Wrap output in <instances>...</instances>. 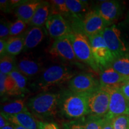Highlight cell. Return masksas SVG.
Masks as SVG:
<instances>
[{"label": "cell", "instance_id": "obj_1", "mask_svg": "<svg viewBox=\"0 0 129 129\" xmlns=\"http://www.w3.org/2000/svg\"><path fill=\"white\" fill-rule=\"evenodd\" d=\"M88 94L77 93L71 90L60 94L59 108L64 117L71 121L78 120L89 115Z\"/></svg>", "mask_w": 129, "mask_h": 129}, {"label": "cell", "instance_id": "obj_2", "mask_svg": "<svg viewBox=\"0 0 129 129\" xmlns=\"http://www.w3.org/2000/svg\"><path fill=\"white\" fill-rule=\"evenodd\" d=\"M60 96V94L44 91L30 98L27 105L35 117L39 118L54 117L57 113Z\"/></svg>", "mask_w": 129, "mask_h": 129}, {"label": "cell", "instance_id": "obj_3", "mask_svg": "<svg viewBox=\"0 0 129 129\" xmlns=\"http://www.w3.org/2000/svg\"><path fill=\"white\" fill-rule=\"evenodd\" d=\"M72 32L68 37L77 59L89 66L95 72H98L99 69L93 57L88 37L80 26L72 27Z\"/></svg>", "mask_w": 129, "mask_h": 129}, {"label": "cell", "instance_id": "obj_4", "mask_svg": "<svg viewBox=\"0 0 129 129\" xmlns=\"http://www.w3.org/2000/svg\"><path fill=\"white\" fill-rule=\"evenodd\" d=\"M75 75V72L70 67L54 64L47 68L42 73L37 82V86L39 89L47 91L52 87L68 83Z\"/></svg>", "mask_w": 129, "mask_h": 129}, {"label": "cell", "instance_id": "obj_5", "mask_svg": "<svg viewBox=\"0 0 129 129\" xmlns=\"http://www.w3.org/2000/svg\"><path fill=\"white\" fill-rule=\"evenodd\" d=\"M110 95L106 88H99L88 94V108L89 115L105 118L109 111Z\"/></svg>", "mask_w": 129, "mask_h": 129}, {"label": "cell", "instance_id": "obj_6", "mask_svg": "<svg viewBox=\"0 0 129 129\" xmlns=\"http://www.w3.org/2000/svg\"><path fill=\"white\" fill-rule=\"evenodd\" d=\"M88 38L95 62L99 70L102 71L104 69L110 67L115 58L106 46L103 38L102 32Z\"/></svg>", "mask_w": 129, "mask_h": 129}, {"label": "cell", "instance_id": "obj_7", "mask_svg": "<svg viewBox=\"0 0 129 129\" xmlns=\"http://www.w3.org/2000/svg\"><path fill=\"white\" fill-rule=\"evenodd\" d=\"M102 35L106 46L115 59L127 55L128 50L122 41L120 30L115 25L106 27L102 32Z\"/></svg>", "mask_w": 129, "mask_h": 129}, {"label": "cell", "instance_id": "obj_8", "mask_svg": "<svg viewBox=\"0 0 129 129\" xmlns=\"http://www.w3.org/2000/svg\"><path fill=\"white\" fill-rule=\"evenodd\" d=\"M110 95L109 111L105 118L112 120L118 116H129V101L121 93L119 87L106 88Z\"/></svg>", "mask_w": 129, "mask_h": 129}, {"label": "cell", "instance_id": "obj_9", "mask_svg": "<svg viewBox=\"0 0 129 129\" xmlns=\"http://www.w3.org/2000/svg\"><path fill=\"white\" fill-rule=\"evenodd\" d=\"M101 87L98 81L91 74L80 73L75 75L68 82V88L72 92L77 93H90Z\"/></svg>", "mask_w": 129, "mask_h": 129}, {"label": "cell", "instance_id": "obj_10", "mask_svg": "<svg viewBox=\"0 0 129 129\" xmlns=\"http://www.w3.org/2000/svg\"><path fill=\"white\" fill-rule=\"evenodd\" d=\"M48 35L54 40L68 37L72 32L69 22L59 13H53L46 23Z\"/></svg>", "mask_w": 129, "mask_h": 129}, {"label": "cell", "instance_id": "obj_11", "mask_svg": "<svg viewBox=\"0 0 129 129\" xmlns=\"http://www.w3.org/2000/svg\"><path fill=\"white\" fill-rule=\"evenodd\" d=\"M81 25L83 31L88 37L99 34L109 26L95 10L87 12L84 16Z\"/></svg>", "mask_w": 129, "mask_h": 129}, {"label": "cell", "instance_id": "obj_12", "mask_svg": "<svg viewBox=\"0 0 129 129\" xmlns=\"http://www.w3.org/2000/svg\"><path fill=\"white\" fill-rule=\"evenodd\" d=\"M49 53L51 56L65 62L74 64L78 62V60L68 36L54 40L50 48Z\"/></svg>", "mask_w": 129, "mask_h": 129}, {"label": "cell", "instance_id": "obj_13", "mask_svg": "<svg viewBox=\"0 0 129 129\" xmlns=\"http://www.w3.org/2000/svg\"><path fill=\"white\" fill-rule=\"evenodd\" d=\"M94 10L109 25L117 20L121 12L120 3L116 1H102Z\"/></svg>", "mask_w": 129, "mask_h": 129}, {"label": "cell", "instance_id": "obj_14", "mask_svg": "<svg viewBox=\"0 0 129 129\" xmlns=\"http://www.w3.org/2000/svg\"><path fill=\"white\" fill-rule=\"evenodd\" d=\"M43 2L39 0L23 1L20 4L13 9L14 13L17 19L23 20L29 25L37 9Z\"/></svg>", "mask_w": 129, "mask_h": 129}, {"label": "cell", "instance_id": "obj_15", "mask_svg": "<svg viewBox=\"0 0 129 129\" xmlns=\"http://www.w3.org/2000/svg\"><path fill=\"white\" fill-rule=\"evenodd\" d=\"M129 78L122 76L111 67L104 69L100 75V85L105 88L120 87Z\"/></svg>", "mask_w": 129, "mask_h": 129}, {"label": "cell", "instance_id": "obj_16", "mask_svg": "<svg viewBox=\"0 0 129 129\" xmlns=\"http://www.w3.org/2000/svg\"><path fill=\"white\" fill-rule=\"evenodd\" d=\"M12 124L20 125L27 129H39V122L29 111L12 115H6Z\"/></svg>", "mask_w": 129, "mask_h": 129}, {"label": "cell", "instance_id": "obj_17", "mask_svg": "<svg viewBox=\"0 0 129 129\" xmlns=\"http://www.w3.org/2000/svg\"><path fill=\"white\" fill-rule=\"evenodd\" d=\"M16 69L26 77H33L41 72L42 64L38 61L23 57L16 62Z\"/></svg>", "mask_w": 129, "mask_h": 129}, {"label": "cell", "instance_id": "obj_18", "mask_svg": "<svg viewBox=\"0 0 129 129\" xmlns=\"http://www.w3.org/2000/svg\"><path fill=\"white\" fill-rule=\"evenodd\" d=\"M24 50H28L35 48L44 38V32L43 27L31 26L25 32Z\"/></svg>", "mask_w": 129, "mask_h": 129}, {"label": "cell", "instance_id": "obj_19", "mask_svg": "<svg viewBox=\"0 0 129 129\" xmlns=\"http://www.w3.org/2000/svg\"><path fill=\"white\" fill-rule=\"evenodd\" d=\"M53 14L52 6L50 3L43 1L37 9L29 25L30 26L43 27Z\"/></svg>", "mask_w": 129, "mask_h": 129}, {"label": "cell", "instance_id": "obj_20", "mask_svg": "<svg viewBox=\"0 0 129 129\" xmlns=\"http://www.w3.org/2000/svg\"><path fill=\"white\" fill-rule=\"evenodd\" d=\"M28 111L25 99H18L1 105V112L8 115L18 114Z\"/></svg>", "mask_w": 129, "mask_h": 129}, {"label": "cell", "instance_id": "obj_21", "mask_svg": "<svg viewBox=\"0 0 129 129\" xmlns=\"http://www.w3.org/2000/svg\"><path fill=\"white\" fill-rule=\"evenodd\" d=\"M14 82L13 90L10 93V96H19L23 94L26 91L27 77L21 74L17 69H14L10 74Z\"/></svg>", "mask_w": 129, "mask_h": 129}, {"label": "cell", "instance_id": "obj_22", "mask_svg": "<svg viewBox=\"0 0 129 129\" xmlns=\"http://www.w3.org/2000/svg\"><path fill=\"white\" fill-rule=\"evenodd\" d=\"M24 50L23 35L19 37H9L7 40V54L16 56Z\"/></svg>", "mask_w": 129, "mask_h": 129}, {"label": "cell", "instance_id": "obj_23", "mask_svg": "<svg viewBox=\"0 0 129 129\" xmlns=\"http://www.w3.org/2000/svg\"><path fill=\"white\" fill-rule=\"evenodd\" d=\"M67 7L72 15L80 19L82 14L87 13V3L81 0H66Z\"/></svg>", "mask_w": 129, "mask_h": 129}, {"label": "cell", "instance_id": "obj_24", "mask_svg": "<svg viewBox=\"0 0 129 129\" xmlns=\"http://www.w3.org/2000/svg\"><path fill=\"white\" fill-rule=\"evenodd\" d=\"M110 67L122 76L129 78V57L127 55L115 59Z\"/></svg>", "mask_w": 129, "mask_h": 129}, {"label": "cell", "instance_id": "obj_25", "mask_svg": "<svg viewBox=\"0 0 129 129\" xmlns=\"http://www.w3.org/2000/svg\"><path fill=\"white\" fill-rule=\"evenodd\" d=\"M16 62L15 56L6 54L1 57L0 60V73L10 75L16 69Z\"/></svg>", "mask_w": 129, "mask_h": 129}, {"label": "cell", "instance_id": "obj_26", "mask_svg": "<svg viewBox=\"0 0 129 129\" xmlns=\"http://www.w3.org/2000/svg\"><path fill=\"white\" fill-rule=\"evenodd\" d=\"M14 87V80L10 75L0 73V93L1 96L4 94H10Z\"/></svg>", "mask_w": 129, "mask_h": 129}, {"label": "cell", "instance_id": "obj_27", "mask_svg": "<svg viewBox=\"0 0 129 129\" xmlns=\"http://www.w3.org/2000/svg\"><path fill=\"white\" fill-rule=\"evenodd\" d=\"M50 3L52 6L53 13L60 14L65 19L73 16L69 12L64 0H53Z\"/></svg>", "mask_w": 129, "mask_h": 129}, {"label": "cell", "instance_id": "obj_28", "mask_svg": "<svg viewBox=\"0 0 129 129\" xmlns=\"http://www.w3.org/2000/svg\"><path fill=\"white\" fill-rule=\"evenodd\" d=\"M27 25L28 24L25 22L19 19L11 23L10 26V37H19L23 35L26 31Z\"/></svg>", "mask_w": 129, "mask_h": 129}, {"label": "cell", "instance_id": "obj_29", "mask_svg": "<svg viewBox=\"0 0 129 129\" xmlns=\"http://www.w3.org/2000/svg\"><path fill=\"white\" fill-rule=\"evenodd\" d=\"M104 118H99L89 115L84 119L85 129H102Z\"/></svg>", "mask_w": 129, "mask_h": 129}, {"label": "cell", "instance_id": "obj_30", "mask_svg": "<svg viewBox=\"0 0 129 129\" xmlns=\"http://www.w3.org/2000/svg\"><path fill=\"white\" fill-rule=\"evenodd\" d=\"M114 129H128L129 116L122 115L118 116L112 120Z\"/></svg>", "mask_w": 129, "mask_h": 129}, {"label": "cell", "instance_id": "obj_31", "mask_svg": "<svg viewBox=\"0 0 129 129\" xmlns=\"http://www.w3.org/2000/svg\"><path fill=\"white\" fill-rule=\"evenodd\" d=\"M10 23L7 21L1 20L0 23V38L1 40H7L8 37H10Z\"/></svg>", "mask_w": 129, "mask_h": 129}, {"label": "cell", "instance_id": "obj_32", "mask_svg": "<svg viewBox=\"0 0 129 129\" xmlns=\"http://www.w3.org/2000/svg\"><path fill=\"white\" fill-rule=\"evenodd\" d=\"M63 129H85L84 119L81 121L73 120L64 122L63 124Z\"/></svg>", "mask_w": 129, "mask_h": 129}, {"label": "cell", "instance_id": "obj_33", "mask_svg": "<svg viewBox=\"0 0 129 129\" xmlns=\"http://www.w3.org/2000/svg\"><path fill=\"white\" fill-rule=\"evenodd\" d=\"M39 129H59V127L56 122H43L40 121Z\"/></svg>", "mask_w": 129, "mask_h": 129}, {"label": "cell", "instance_id": "obj_34", "mask_svg": "<svg viewBox=\"0 0 129 129\" xmlns=\"http://www.w3.org/2000/svg\"><path fill=\"white\" fill-rule=\"evenodd\" d=\"M0 9L4 13H10L13 9L10 1L7 0H1L0 1Z\"/></svg>", "mask_w": 129, "mask_h": 129}, {"label": "cell", "instance_id": "obj_35", "mask_svg": "<svg viewBox=\"0 0 129 129\" xmlns=\"http://www.w3.org/2000/svg\"><path fill=\"white\" fill-rule=\"evenodd\" d=\"M119 88L125 98L129 101V80L121 85Z\"/></svg>", "mask_w": 129, "mask_h": 129}, {"label": "cell", "instance_id": "obj_36", "mask_svg": "<svg viewBox=\"0 0 129 129\" xmlns=\"http://www.w3.org/2000/svg\"><path fill=\"white\" fill-rule=\"evenodd\" d=\"M10 124L11 123L9 122V120L5 115V114L1 112V115H0V129Z\"/></svg>", "mask_w": 129, "mask_h": 129}, {"label": "cell", "instance_id": "obj_37", "mask_svg": "<svg viewBox=\"0 0 129 129\" xmlns=\"http://www.w3.org/2000/svg\"><path fill=\"white\" fill-rule=\"evenodd\" d=\"M7 47V40H0V56L3 57V56L7 54L6 52Z\"/></svg>", "mask_w": 129, "mask_h": 129}, {"label": "cell", "instance_id": "obj_38", "mask_svg": "<svg viewBox=\"0 0 129 129\" xmlns=\"http://www.w3.org/2000/svg\"><path fill=\"white\" fill-rule=\"evenodd\" d=\"M102 129H114V128H113L112 120L105 117Z\"/></svg>", "mask_w": 129, "mask_h": 129}, {"label": "cell", "instance_id": "obj_39", "mask_svg": "<svg viewBox=\"0 0 129 129\" xmlns=\"http://www.w3.org/2000/svg\"><path fill=\"white\" fill-rule=\"evenodd\" d=\"M13 125V127H14V129H27L25 128V127L20 126V125H14V124H12Z\"/></svg>", "mask_w": 129, "mask_h": 129}, {"label": "cell", "instance_id": "obj_40", "mask_svg": "<svg viewBox=\"0 0 129 129\" xmlns=\"http://www.w3.org/2000/svg\"><path fill=\"white\" fill-rule=\"evenodd\" d=\"M1 129H14V127H13V125H12V124H11L10 125H7V126H6L4 128H1Z\"/></svg>", "mask_w": 129, "mask_h": 129}]
</instances>
